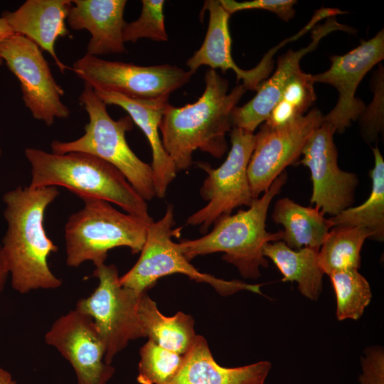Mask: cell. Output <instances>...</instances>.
<instances>
[{
  "label": "cell",
  "mask_w": 384,
  "mask_h": 384,
  "mask_svg": "<svg viewBox=\"0 0 384 384\" xmlns=\"http://www.w3.org/2000/svg\"><path fill=\"white\" fill-rule=\"evenodd\" d=\"M323 117L321 112L314 108L283 126L261 125L255 134V146L247 166L250 188L255 199L269 188L284 169L298 161Z\"/></svg>",
  "instance_id": "7c38bea8"
},
{
  "label": "cell",
  "mask_w": 384,
  "mask_h": 384,
  "mask_svg": "<svg viewBox=\"0 0 384 384\" xmlns=\"http://www.w3.org/2000/svg\"><path fill=\"white\" fill-rule=\"evenodd\" d=\"M79 100L89 117L84 134L69 142L53 140L52 152L62 154L78 151L95 156L117 169L146 201L152 199L156 196V189L151 166L134 153L126 140V132L133 128L131 117L128 115L113 119L107 105L87 84Z\"/></svg>",
  "instance_id": "8992f818"
},
{
  "label": "cell",
  "mask_w": 384,
  "mask_h": 384,
  "mask_svg": "<svg viewBox=\"0 0 384 384\" xmlns=\"http://www.w3.org/2000/svg\"><path fill=\"white\" fill-rule=\"evenodd\" d=\"M93 90L107 105H117L127 111L133 122L145 134L151 149V166L154 172L156 196L164 198L169 184L177 173L174 161L164 149L159 133L169 98L132 99L113 92Z\"/></svg>",
  "instance_id": "ac0fdd59"
},
{
  "label": "cell",
  "mask_w": 384,
  "mask_h": 384,
  "mask_svg": "<svg viewBox=\"0 0 384 384\" xmlns=\"http://www.w3.org/2000/svg\"><path fill=\"white\" fill-rule=\"evenodd\" d=\"M271 368L267 361L236 368L223 367L213 358L206 338L197 335L183 356L180 368L165 384H265Z\"/></svg>",
  "instance_id": "44dd1931"
},
{
  "label": "cell",
  "mask_w": 384,
  "mask_h": 384,
  "mask_svg": "<svg viewBox=\"0 0 384 384\" xmlns=\"http://www.w3.org/2000/svg\"><path fill=\"white\" fill-rule=\"evenodd\" d=\"M0 384H16L11 373L0 367Z\"/></svg>",
  "instance_id": "d590c367"
},
{
  "label": "cell",
  "mask_w": 384,
  "mask_h": 384,
  "mask_svg": "<svg viewBox=\"0 0 384 384\" xmlns=\"http://www.w3.org/2000/svg\"><path fill=\"white\" fill-rule=\"evenodd\" d=\"M311 75L301 70L285 86L281 96L264 122L280 127L303 116L316 100Z\"/></svg>",
  "instance_id": "83f0119b"
},
{
  "label": "cell",
  "mask_w": 384,
  "mask_h": 384,
  "mask_svg": "<svg viewBox=\"0 0 384 384\" xmlns=\"http://www.w3.org/2000/svg\"><path fill=\"white\" fill-rule=\"evenodd\" d=\"M373 98L360 115L361 134L368 144L378 140L384 128V70L382 65L373 78Z\"/></svg>",
  "instance_id": "4dcf8cb0"
},
{
  "label": "cell",
  "mask_w": 384,
  "mask_h": 384,
  "mask_svg": "<svg viewBox=\"0 0 384 384\" xmlns=\"http://www.w3.org/2000/svg\"><path fill=\"white\" fill-rule=\"evenodd\" d=\"M374 166L369 174L372 188L368 198L361 205L348 208L329 219L331 228L359 227L371 233V239L384 240V160L378 147L372 148Z\"/></svg>",
  "instance_id": "d4e9b609"
},
{
  "label": "cell",
  "mask_w": 384,
  "mask_h": 384,
  "mask_svg": "<svg viewBox=\"0 0 384 384\" xmlns=\"http://www.w3.org/2000/svg\"><path fill=\"white\" fill-rule=\"evenodd\" d=\"M92 275L98 285L89 297L78 301L75 309L92 318L105 347V361L111 364L130 341L145 337L139 315L143 294L121 285L114 265H97Z\"/></svg>",
  "instance_id": "ba28073f"
},
{
  "label": "cell",
  "mask_w": 384,
  "mask_h": 384,
  "mask_svg": "<svg viewBox=\"0 0 384 384\" xmlns=\"http://www.w3.org/2000/svg\"><path fill=\"white\" fill-rule=\"evenodd\" d=\"M220 4L230 14L247 9H263L277 14L282 20L289 21L295 14L294 0H252L247 1H236L234 0H220Z\"/></svg>",
  "instance_id": "1f68e13d"
},
{
  "label": "cell",
  "mask_w": 384,
  "mask_h": 384,
  "mask_svg": "<svg viewBox=\"0 0 384 384\" xmlns=\"http://www.w3.org/2000/svg\"><path fill=\"white\" fill-rule=\"evenodd\" d=\"M383 58L382 29L370 40L361 41L358 46L348 53L331 56V64L326 71L311 75L314 83L331 85L338 92L336 106L323 117V121L335 132H343L365 110V103L355 97L356 89L366 73Z\"/></svg>",
  "instance_id": "5bb4252c"
},
{
  "label": "cell",
  "mask_w": 384,
  "mask_h": 384,
  "mask_svg": "<svg viewBox=\"0 0 384 384\" xmlns=\"http://www.w3.org/2000/svg\"><path fill=\"white\" fill-rule=\"evenodd\" d=\"M139 315L145 337L165 349L184 356L196 340L191 316L181 311L172 316L163 315L146 293L140 298Z\"/></svg>",
  "instance_id": "cb8c5ba5"
},
{
  "label": "cell",
  "mask_w": 384,
  "mask_h": 384,
  "mask_svg": "<svg viewBox=\"0 0 384 384\" xmlns=\"http://www.w3.org/2000/svg\"><path fill=\"white\" fill-rule=\"evenodd\" d=\"M14 32L4 17H0V43L6 38L14 35ZM4 60L0 56V65Z\"/></svg>",
  "instance_id": "e575fe53"
},
{
  "label": "cell",
  "mask_w": 384,
  "mask_h": 384,
  "mask_svg": "<svg viewBox=\"0 0 384 384\" xmlns=\"http://www.w3.org/2000/svg\"><path fill=\"white\" fill-rule=\"evenodd\" d=\"M70 0H27L4 17L15 34L26 37L47 51L61 73L70 69L58 57L55 44L59 37L70 35L65 20L72 6Z\"/></svg>",
  "instance_id": "ffe728a7"
},
{
  "label": "cell",
  "mask_w": 384,
  "mask_h": 384,
  "mask_svg": "<svg viewBox=\"0 0 384 384\" xmlns=\"http://www.w3.org/2000/svg\"><path fill=\"white\" fill-rule=\"evenodd\" d=\"M1 147H0V156H1Z\"/></svg>",
  "instance_id": "8d00e7d4"
},
{
  "label": "cell",
  "mask_w": 384,
  "mask_h": 384,
  "mask_svg": "<svg viewBox=\"0 0 384 384\" xmlns=\"http://www.w3.org/2000/svg\"><path fill=\"white\" fill-rule=\"evenodd\" d=\"M24 154L31 166L29 187H64L80 198L104 200L119 206L127 213L152 218L146 201L108 162L78 151L58 154L28 147Z\"/></svg>",
  "instance_id": "3957f363"
},
{
  "label": "cell",
  "mask_w": 384,
  "mask_h": 384,
  "mask_svg": "<svg viewBox=\"0 0 384 384\" xmlns=\"http://www.w3.org/2000/svg\"><path fill=\"white\" fill-rule=\"evenodd\" d=\"M319 251L311 247L292 250L282 240H277L265 245L263 255L279 270L283 282H296L302 295L316 301L322 290L324 274L319 264Z\"/></svg>",
  "instance_id": "603a6c76"
},
{
  "label": "cell",
  "mask_w": 384,
  "mask_h": 384,
  "mask_svg": "<svg viewBox=\"0 0 384 384\" xmlns=\"http://www.w3.org/2000/svg\"><path fill=\"white\" fill-rule=\"evenodd\" d=\"M287 180V174L283 171L248 209L221 215L208 234L178 243L182 254L190 262L199 255L221 252L224 253L222 259L235 265L242 277L257 279L260 267H268L263 255L265 245L282 238V230L267 231L266 219L272 200L280 193Z\"/></svg>",
  "instance_id": "277c9868"
},
{
  "label": "cell",
  "mask_w": 384,
  "mask_h": 384,
  "mask_svg": "<svg viewBox=\"0 0 384 384\" xmlns=\"http://www.w3.org/2000/svg\"><path fill=\"white\" fill-rule=\"evenodd\" d=\"M137 382L165 384L180 368L183 356L165 349L149 340L139 351Z\"/></svg>",
  "instance_id": "f1b7e54d"
},
{
  "label": "cell",
  "mask_w": 384,
  "mask_h": 384,
  "mask_svg": "<svg viewBox=\"0 0 384 384\" xmlns=\"http://www.w3.org/2000/svg\"><path fill=\"white\" fill-rule=\"evenodd\" d=\"M205 82L195 102L182 107L168 103L159 125L162 144L177 171L191 166L198 149L215 158L225 154L231 112L246 91L241 84L228 92V81L213 69L206 72Z\"/></svg>",
  "instance_id": "7a4b0ae2"
},
{
  "label": "cell",
  "mask_w": 384,
  "mask_h": 384,
  "mask_svg": "<svg viewBox=\"0 0 384 384\" xmlns=\"http://www.w3.org/2000/svg\"><path fill=\"white\" fill-rule=\"evenodd\" d=\"M174 208L169 204L164 215L153 221L136 264L119 277L122 286L137 294L146 293L158 279L169 274H183L197 282L211 285L222 296H229L241 290L262 294L261 284H250L239 280H225L202 273L195 268L181 252L178 243L172 240L176 233Z\"/></svg>",
  "instance_id": "52a82bcc"
},
{
  "label": "cell",
  "mask_w": 384,
  "mask_h": 384,
  "mask_svg": "<svg viewBox=\"0 0 384 384\" xmlns=\"http://www.w3.org/2000/svg\"><path fill=\"white\" fill-rule=\"evenodd\" d=\"M336 30L353 32L352 28L339 23L335 16L329 17L324 24L313 30L312 41L307 46L297 50H289L279 56L273 75L259 85L255 96L244 105L233 108L230 115L232 127L254 133L268 118L289 80L302 70L301 59L315 50L323 37Z\"/></svg>",
  "instance_id": "2e32d148"
},
{
  "label": "cell",
  "mask_w": 384,
  "mask_h": 384,
  "mask_svg": "<svg viewBox=\"0 0 384 384\" xmlns=\"http://www.w3.org/2000/svg\"><path fill=\"white\" fill-rule=\"evenodd\" d=\"M71 69L93 89L140 100L169 98L193 75L169 64L142 66L106 60L87 53L77 60Z\"/></svg>",
  "instance_id": "30bf717a"
},
{
  "label": "cell",
  "mask_w": 384,
  "mask_h": 384,
  "mask_svg": "<svg viewBox=\"0 0 384 384\" xmlns=\"http://www.w3.org/2000/svg\"><path fill=\"white\" fill-rule=\"evenodd\" d=\"M59 194L55 186H18L3 196L6 230L1 243L11 286L21 294L62 285L48 262L58 247L44 228L45 212Z\"/></svg>",
  "instance_id": "6da1fadb"
},
{
  "label": "cell",
  "mask_w": 384,
  "mask_h": 384,
  "mask_svg": "<svg viewBox=\"0 0 384 384\" xmlns=\"http://www.w3.org/2000/svg\"><path fill=\"white\" fill-rule=\"evenodd\" d=\"M0 56L20 82L25 106L47 126L69 117L62 102L64 90L53 78L41 48L26 37L14 34L0 43Z\"/></svg>",
  "instance_id": "8fae6325"
},
{
  "label": "cell",
  "mask_w": 384,
  "mask_h": 384,
  "mask_svg": "<svg viewBox=\"0 0 384 384\" xmlns=\"http://www.w3.org/2000/svg\"><path fill=\"white\" fill-rule=\"evenodd\" d=\"M230 132L231 149L221 166L214 169L207 162H197V166L207 174L200 193L208 203L190 215L186 224L198 225L201 233H206L221 215L231 214L241 206L250 207L255 200L247 177L255 134L234 127Z\"/></svg>",
  "instance_id": "9c48e42d"
},
{
  "label": "cell",
  "mask_w": 384,
  "mask_h": 384,
  "mask_svg": "<svg viewBox=\"0 0 384 384\" xmlns=\"http://www.w3.org/2000/svg\"><path fill=\"white\" fill-rule=\"evenodd\" d=\"M335 132L322 122L304 145L298 163L311 172L312 194L310 202L323 214L335 216L352 206L358 186V176L341 169L334 142Z\"/></svg>",
  "instance_id": "4fadbf2b"
},
{
  "label": "cell",
  "mask_w": 384,
  "mask_h": 384,
  "mask_svg": "<svg viewBox=\"0 0 384 384\" xmlns=\"http://www.w3.org/2000/svg\"><path fill=\"white\" fill-rule=\"evenodd\" d=\"M84 206L68 218L64 229L66 265L78 267L86 261L104 264L109 250L127 247L132 254L142 251L154 221L113 208L110 203L80 198Z\"/></svg>",
  "instance_id": "5b68a950"
},
{
  "label": "cell",
  "mask_w": 384,
  "mask_h": 384,
  "mask_svg": "<svg viewBox=\"0 0 384 384\" xmlns=\"http://www.w3.org/2000/svg\"><path fill=\"white\" fill-rule=\"evenodd\" d=\"M45 341L70 363L78 384H107L115 371L105 361V347L92 318L75 309L53 322Z\"/></svg>",
  "instance_id": "9a60e30c"
},
{
  "label": "cell",
  "mask_w": 384,
  "mask_h": 384,
  "mask_svg": "<svg viewBox=\"0 0 384 384\" xmlns=\"http://www.w3.org/2000/svg\"><path fill=\"white\" fill-rule=\"evenodd\" d=\"M329 277L336 294L337 319H360L372 298L367 279L356 269L334 272Z\"/></svg>",
  "instance_id": "4316f807"
},
{
  "label": "cell",
  "mask_w": 384,
  "mask_h": 384,
  "mask_svg": "<svg viewBox=\"0 0 384 384\" xmlns=\"http://www.w3.org/2000/svg\"><path fill=\"white\" fill-rule=\"evenodd\" d=\"M9 272L3 254L1 243L0 242V294L3 292Z\"/></svg>",
  "instance_id": "836d02e7"
},
{
  "label": "cell",
  "mask_w": 384,
  "mask_h": 384,
  "mask_svg": "<svg viewBox=\"0 0 384 384\" xmlns=\"http://www.w3.org/2000/svg\"><path fill=\"white\" fill-rule=\"evenodd\" d=\"M163 0H142L139 17L126 23L122 36L124 42L135 43L140 38H150L156 41H166Z\"/></svg>",
  "instance_id": "f546056e"
},
{
  "label": "cell",
  "mask_w": 384,
  "mask_h": 384,
  "mask_svg": "<svg viewBox=\"0 0 384 384\" xmlns=\"http://www.w3.org/2000/svg\"><path fill=\"white\" fill-rule=\"evenodd\" d=\"M67 16L73 30H87V53L98 55L126 52L122 31L125 0H74Z\"/></svg>",
  "instance_id": "d6986e66"
},
{
  "label": "cell",
  "mask_w": 384,
  "mask_h": 384,
  "mask_svg": "<svg viewBox=\"0 0 384 384\" xmlns=\"http://www.w3.org/2000/svg\"><path fill=\"white\" fill-rule=\"evenodd\" d=\"M206 10L209 14L206 35L200 48L187 60L188 70L193 74L202 65L209 66L213 70L219 68L223 73L232 70L237 80L243 81L242 85L246 90H256L270 75L273 67L272 56L281 46L271 49L255 68L242 70L232 57V41L228 26L230 15L217 0L205 1L203 11Z\"/></svg>",
  "instance_id": "e0dca14e"
},
{
  "label": "cell",
  "mask_w": 384,
  "mask_h": 384,
  "mask_svg": "<svg viewBox=\"0 0 384 384\" xmlns=\"http://www.w3.org/2000/svg\"><path fill=\"white\" fill-rule=\"evenodd\" d=\"M371 233L359 227H334L319 251V264L328 276L336 271L361 267V251Z\"/></svg>",
  "instance_id": "484cf974"
},
{
  "label": "cell",
  "mask_w": 384,
  "mask_h": 384,
  "mask_svg": "<svg viewBox=\"0 0 384 384\" xmlns=\"http://www.w3.org/2000/svg\"><path fill=\"white\" fill-rule=\"evenodd\" d=\"M361 384H384V351L376 346L365 349L361 358Z\"/></svg>",
  "instance_id": "d6a6232c"
},
{
  "label": "cell",
  "mask_w": 384,
  "mask_h": 384,
  "mask_svg": "<svg viewBox=\"0 0 384 384\" xmlns=\"http://www.w3.org/2000/svg\"><path fill=\"white\" fill-rule=\"evenodd\" d=\"M272 219L284 227L282 240L292 250H319L331 228L329 219L314 207L303 206L289 198L278 200Z\"/></svg>",
  "instance_id": "7402d4cb"
}]
</instances>
